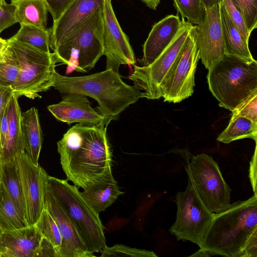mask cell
<instances>
[{"mask_svg": "<svg viewBox=\"0 0 257 257\" xmlns=\"http://www.w3.org/2000/svg\"><path fill=\"white\" fill-rule=\"evenodd\" d=\"M106 130L103 125L77 123L57 142L62 169L77 187L85 188L111 167Z\"/></svg>", "mask_w": 257, "mask_h": 257, "instance_id": "cell-1", "label": "cell"}, {"mask_svg": "<svg viewBox=\"0 0 257 257\" xmlns=\"http://www.w3.org/2000/svg\"><path fill=\"white\" fill-rule=\"evenodd\" d=\"M52 87L63 94L76 93L95 99L108 125L128 106L145 97L143 92L125 83L119 72L111 69L78 77L65 76L56 71Z\"/></svg>", "mask_w": 257, "mask_h": 257, "instance_id": "cell-2", "label": "cell"}, {"mask_svg": "<svg viewBox=\"0 0 257 257\" xmlns=\"http://www.w3.org/2000/svg\"><path fill=\"white\" fill-rule=\"evenodd\" d=\"M257 230V196L231 203L214 213L199 248L210 255L238 257L246 241Z\"/></svg>", "mask_w": 257, "mask_h": 257, "instance_id": "cell-3", "label": "cell"}, {"mask_svg": "<svg viewBox=\"0 0 257 257\" xmlns=\"http://www.w3.org/2000/svg\"><path fill=\"white\" fill-rule=\"evenodd\" d=\"M207 79L219 105L232 112L257 91V62L225 54L208 70Z\"/></svg>", "mask_w": 257, "mask_h": 257, "instance_id": "cell-4", "label": "cell"}, {"mask_svg": "<svg viewBox=\"0 0 257 257\" xmlns=\"http://www.w3.org/2000/svg\"><path fill=\"white\" fill-rule=\"evenodd\" d=\"M47 184L75 226L87 251L92 255L100 251L106 245L104 227L99 214L85 200L78 187L70 185L67 180L50 176Z\"/></svg>", "mask_w": 257, "mask_h": 257, "instance_id": "cell-5", "label": "cell"}, {"mask_svg": "<svg viewBox=\"0 0 257 257\" xmlns=\"http://www.w3.org/2000/svg\"><path fill=\"white\" fill-rule=\"evenodd\" d=\"M102 8L53 50L57 63L81 72L94 67L103 53Z\"/></svg>", "mask_w": 257, "mask_h": 257, "instance_id": "cell-6", "label": "cell"}, {"mask_svg": "<svg viewBox=\"0 0 257 257\" xmlns=\"http://www.w3.org/2000/svg\"><path fill=\"white\" fill-rule=\"evenodd\" d=\"M19 64L18 78L13 94L18 98L41 97L39 92L52 87L56 61L53 53L43 52L27 44L7 40Z\"/></svg>", "mask_w": 257, "mask_h": 257, "instance_id": "cell-7", "label": "cell"}, {"mask_svg": "<svg viewBox=\"0 0 257 257\" xmlns=\"http://www.w3.org/2000/svg\"><path fill=\"white\" fill-rule=\"evenodd\" d=\"M185 170L188 178L212 212L219 213L230 206L231 189L211 156L206 154L193 156L187 161Z\"/></svg>", "mask_w": 257, "mask_h": 257, "instance_id": "cell-8", "label": "cell"}, {"mask_svg": "<svg viewBox=\"0 0 257 257\" xmlns=\"http://www.w3.org/2000/svg\"><path fill=\"white\" fill-rule=\"evenodd\" d=\"M175 199L176 218L169 228L170 233L178 240L191 241L200 247L214 213L205 205L188 178L185 190L178 192Z\"/></svg>", "mask_w": 257, "mask_h": 257, "instance_id": "cell-9", "label": "cell"}, {"mask_svg": "<svg viewBox=\"0 0 257 257\" xmlns=\"http://www.w3.org/2000/svg\"><path fill=\"white\" fill-rule=\"evenodd\" d=\"M199 59L192 30L160 85V95L164 101L178 103L192 95Z\"/></svg>", "mask_w": 257, "mask_h": 257, "instance_id": "cell-10", "label": "cell"}, {"mask_svg": "<svg viewBox=\"0 0 257 257\" xmlns=\"http://www.w3.org/2000/svg\"><path fill=\"white\" fill-rule=\"evenodd\" d=\"M193 26L182 19V26L175 38L151 64L145 66H134V71L128 78L144 92L145 98L157 99L161 97L160 85Z\"/></svg>", "mask_w": 257, "mask_h": 257, "instance_id": "cell-11", "label": "cell"}, {"mask_svg": "<svg viewBox=\"0 0 257 257\" xmlns=\"http://www.w3.org/2000/svg\"><path fill=\"white\" fill-rule=\"evenodd\" d=\"M103 55L106 69L118 72L121 65L135 66L136 59L127 35L123 32L114 12L111 0H104L102 8Z\"/></svg>", "mask_w": 257, "mask_h": 257, "instance_id": "cell-12", "label": "cell"}, {"mask_svg": "<svg viewBox=\"0 0 257 257\" xmlns=\"http://www.w3.org/2000/svg\"><path fill=\"white\" fill-rule=\"evenodd\" d=\"M22 184L25 219L34 225L44 209L45 194L48 175L39 165H34L25 153L16 157Z\"/></svg>", "mask_w": 257, "mask_h": 257, "instance_id": "cell-13", "label": "cell"}, {"mask_svg": "<svg viewBox=\"0 0 257 257\" xmlns=\"http://www.w3.org/2000/svg\"><path fill=\"white\" fill-rule=\"evenodd\" d=\"M220 4L206 9L203 22L194 25L192 29L200 59L208 70L225 54Z\"/></svg>", "mask_w": 257, "mask_h": 257, "instance_id": "cell-14", "label": "cell"}, {"mask_svg": "<svg viewBox=\"0 0 257 257\" xmlns=\"http://www.w3.org/2000/svg\"><path fill=\"white\" fill-rule=\"evenodd\" d=\"M44 208L52 216L60 232L62 242L58 253L59 257L94 256L87 251L75 226L54 196L47 183L45 194Z\"/></svg>", "mask_w": 257, "mask_h": 257, "instance_id": "cell-15", "label": "cell"}, {"mask_svg": "<svg viewBox=\"0 0 257 257\" xmlns=\"http://www.w3.org/2000/svg\"><path fill=\"white\" fill-rule=\"evenodd\" d=\"M47 108L57 120L68 124L108 125L105 118L92 108L87 97L81 94H65L60 102Z\"/></svg>", "mask_w": 257, "mask_h": 257, "instance_id": "cell-16", "label": "cell"}, {"mask_svg": "<svg viewBox=\"0 0 257 257\" xmlns=\"http://www.w3.org/2000/svg\"><path fill=\"white\" fill-rule=\"evenodd\" d=\"M104 0H74L50 29V48L67 39L91 15L103 6Z\"/></svg>", "mask_w": 257, "mask_h": 257, "instance_id": "cell-17", "label": "cell"}, {"mask_svg": "<svg viewBox=\"0 0 257 257\" xmlns=\"http://www.w3.org/2000/svg\"><path fill=\"white\" fill-rule=\"evenodd\" d=\"M182 26L178 15H170L154 24L143 45L142 66L151 64L170 45Z\"/></svg>", "mask_w": 257, "mask_h": 257, "instance_id": "cell-18", "label": "cell"}, {"mask_svg": "<svg viewBox=\"0 0 257 257\" xmlns=\"http://www.w3.org/2000/svg\"><path fill=\"white\" fill-rule=\"evenodd\" d=\"M42 235L35 225L3 232L0 257H34Z\"/></svg>", "mask_w": 257, "mask_h": 257, "instance_id": "cell-19", "label": "cell"}, {"mask_svg": "<svg viewBox=\"0 0 257 257\" xmlns=\"http://www.w3.org/2000/svg\"><path fill=\"white\" fill-rule=\"evenodd\" d=\"M81 194L98 214L104 211L124 193L120 191L112 174L111 167L83 189Z\"/></svg>", "mask_w": 257, "mask_h": 257, "instance_id": "cell-20", "label": "cell"}, {"mask_svg": "<svg viewBox=\"0 0 257 257\" xmlns=\"http://www.w3.org/2000/svg\"><path fill=\"white\" fill-rule=\"evenodd\" d=\"M18 98L13 94L8 105V130L5 142L0 150V162L11 161L25 153L21 127L22 112Z\"/></svg>", "mask_w": 257, "mask_h": 257, "instance_id": "cell-21", "label": "cell"}, {"mask_svg": "<svg viewBox=\"0 0 257 257\" xmlns=\"http://www.w3.org/2000/svg\"><path fill=\"white\" fill-rule=\"evenodd\" d=\"M21 127L25 154L37 166L43 136L38 110L35 107L21 113Z\"/></svg>", "mask_w": 257, "mask_h": 257, "instance_id": "cell-22", "label": "cell"}, {"mask_svg": "<svg viewBox=\"0 0 257 257\" xmlns=\"http://www.w3.org/2000/svg\"><path fill=\"white\" fill-rule=\"evenodd\" d=\"M17 23L46 29L48 9L45 0H11Z\"/></svg>", "mask_w": 257, "mask_h": 257, "instance_id": "cell-23", "label": "cell"}, {"mask_svg": "<svg viewBox=\"0 0 257 257\" xmlns=\"http://www.w3.org/2000/svg\"><path fill=\"white\" fill-rule=\"evenodd\" d=\"M0 164L1 181L4 184L19 213L25 219V206L17 158L0 162Z\"/></svg>", "mask_w": 257, "mask_h": 257, "instance_id": "cell-24", "label": "cell"}, {"mask_svg": "<svg viewBox=\"0 0 257 257\" xmlns=\"http://www.w3.org/2000/svg\"><path fill=\"white\" fill-rule=\"evenodd\" d=\"M220 12L225 54L245 58H253L249 48L248 42L242 37L234 26L221 2Z\"/></svg>", "mask_w": 257, "mask_h": 257, "instance_id": "cell-25", "label": "cell"}, {"mask_svg": "<svg viewBox=\"0 0 257 257\" xmlns=\"http://www.w3.org/2000/svg\"><path fill=\"white\" fill-rule=\"evenodd\" d=\"M28 226L19 213L4 184L0 182V228L8 232Z\"/></svg>", "mask_w": 257, "mask_h": 257, "instance_id": "cell-26", "label": "cell"}, {"mask_svg": "<svg viewBox=\"0 0 257 257\" xmlns=\"http://www.w3.org/2000/svg\"><path fill=\"white\" fill-rule=\"evenodd\" d=\"M250 138L257 141V123L245 117L231 116L226 128L218 136L217 141L224 144Z\"/></svg>", "mask_w": 257, "mask_h": 257, "instance_id": "cell-27", "label": "cell"}, {"mask_svg": "<svg viewBox=\"0 0 257 257\" xmlns=\"http://www.w3.org/2000/svg\"><path fill=\"white\" fill-rule=\"evenodd\" d=\"M50 29L21 25L18 32L10 39L30 45L43 52L51 53Z\"/></svg>", "mask_w": 257, "mask_h": 257, "instance_id": "cell-28", "label": "cell"}, {"mask_svg": "<svg viewBox=\"0 0 257 257\" xmlns=\"http://www.w3.org/2000/svg\"><path fill=\"white\" fill-rule=\"evenodd\" d=\"M174 6L182 19L189 23L198 25L204 21L206 9L202 0H173Z\"/></svg>", "mask_w": 257, "mask_h": 257, "instance_id": "cell-29", "label": "cell"}, {"mask_svg": "<svg viewBox=\"0 0 257 257\" xmlns=\"http://www.w3.org/2000/svg\"><path fill=\"white\" fill-rule=\"evenodd\" d=\"M5 61L0 62V86L11 87L17 82L19 73V64L8 45L4 53Z\"/></svg>", "mask_w": 257, "mask_h": 257, "instance_id": "cell-30", "label": "cell"}, {"mask_svg": "<svg viewBox=\"0 0 257 257\" xmlns=\"http://www.w3.org/2000/svg\"><path fill=\"white\" fill-rule=\"evenodd\" d=\"M34 225L42 236L51 242L58 254L61 245V236L56 222L45 208Z\"/></svg>", "mask_w": 257, "mask_h": 257, "instance_id": "cell-31", "label": "cell"}, {"mask_svg": "<svg viewBox=\"0 0 257 257\" xmlns=\"http://www.w3.org/2000/svg\"><path fill=\"white\" fill-rule=\"evenodd\" d=\"M100 252L101 257H157L153 251L132 248L123 244H115L111 247L106 245Z\"/></svg>", "mask_w": 257, "mask_h": 257, "instance_id": "cell-32", "label": "cell"}, {"mask_svg": "<svg viewBox=\"0 0 257 257\" xmlns=\"http://www.w3.org/2000/svg\"><path fill=\"white\" fill-rule=\"evenodd\" d=\"M251 33L257 27V0H231Z\"/></svg>", "mask_w": 257, "mask_h": 257, "instance_id": "cell-33", "label": "cell"}, {"mask_svg": "<svg viewBox=\"0 0 257 257\" xmlns=\"http://www.w3.org/2000/svg\"><path fill=\"white\" fill-rule=\"evenodd\" d=\"M221 3L234 26L242 37L249 42L251 33L248 30L241 14L234 6L231 0H222Z\"/></svg>", "mask_w": 257, "mask_h": 257, "instance_id": "cell-34", "label": "cell"}, {"mask_svg": "<svg viewBox=\"0 0 257 257\" xmlns=\"http://www.w3.org/2000/svg\"><path fill=\"white\" fill-rule=\"evenodd\" d=\"M231 116L245 117L257 123V91L232 111Z\"/></svg>", "mask_w": 257, "mask_h": 257, "instance_id": "cell-35", "label": "cell"}, {"mask_svg": "<svg viewBox=\"0 0 257 257\" xmlns=\"http://www.w3.org/2000/svg\"><path fill=\"white\" fill-rule=\"evenodd\" d=\"M16 23L14 6L11 4H0V34Z\"/></svg>", "mask_w": 257, "mask_h": 257, "instance_id": "cell-36", "label": "cell"}, {"mask_svg": "<svg viewBox=\"0 0 257 257\" xmlns=\"http://www.w3.org/2000/svg\"><path fill=\"white\" fill-rule=\"evenodd\" d=\"M74 0H45L53 22L57 21Z\"/></svg>", "mask_w": 257, "mask_h": 257, "instance_id": "cell-37", "label": "cell"}, {"mask_svg": "<svg viewBox=\"0 0 257 257\" xmlns=\"http://www.w3.org/2000/svg\"><path fill=\"white\" fill-rule=\"evenodd\" d=\"M40 256L59 257L53 244L43 236L34 255V257Z\"/></svg>", "mask_w": 257, "mask_h": 257, "instance_id": "cell-38", "label": "cell"}, {"mask_svg": "<svg viewBox=\"0 0 257 257\" xmlns=\"http://www.w3.org/2000/svg\"><path fill=\"white\" fill-rule=\"evenodd\" d=\"M238 257H257V230L248 238Z\"/></svg>", "mask_w": 257, "mask_h": 257, "instance_id": "cell-39", "label": "cell"}, {"mask_svg": "<svg viewBox=\"0 0 257 257\" xmlns=\"http://www.w3.org/2000/svg\"><path fill=\"white\" fill-rule=\"evenodd\" d=\"M13 95V89L11 87L0 86V125L4 113Z\"/></svg>", "mask_w": 257, "mask_h": 257, "instance_id": "cell-40", "label": "cell"}, {"mask_svg": "<svg viewBox=\"0 0 257 257\" xmlns=\"http://www.w3.org/2000/svg\"><path fill=\"white\" fill-rule=\"evenodd\" d=\"M254 152L250 162L249 168V177L254 194L257 196L256 190V143H255Z\"/></svg>", "mask_w": 257, "mask_h": 257, "instance_id": "cell-41", "label": "cell"}, {"mask_svg": "<svg viewBox=\"0 0 257 257\" xmlns=\"http://www.w3.org/2000/svg\"><path fill=\"white\" fill-rule=\"evenodd\" d=\"M8 106L5 111L0 125V150L5 142L8 130Z\"/></svg>", "mask_w": 257, "mask_h": 257, "instance_id": "cell-42", "label": "cell"}, {"mask_svg": "<svg viewBox=\"0 0 257 257\" xmlns=\"http://www.w3.org/2000/svg\"><path fill=\"white\" fill-rule=\"evenodd\" d=\"M149 8L156 10L160 2V0H141Z\"/></svg>", "mask_w": 257, "mask_h": 257, "instance_id": "cell-43", "label": "cell"}, {"mask_svg": "<svg viewBox=\"0 0 257 257\" xmlns=\"http://www.w3.org/2000/svg\"><path fill=\"white\" fill-rule=\"evenodd\" d=\"M202 1L205 8L207 9L219 4L222 0H202Z\"/></svg>", "mask_w": 257, "mask_h": 257, "instance_id": "cell-44", "label": "cell"}, {"mask_svg": "<svg viewBox=\"0 0 257 257\" xmlns=\"http://www.w3.org/2000/svg\"><path fill=\"white\" fill-rule=\"evenodd\" d=\"M210 254L205 250L200 248V249L193 254L190 255V256L194 257H202V256H210Z\"/></svg>", "mask_w": 257, "mask_h": 257, "instance_id": "cell-45", "label": "cell"}, {"mask_svg": "<svg viewBox=\"0 0 257 257\" xmlns=\"http://www.w3.org/2000/svg\"><path fill=\"white\" fill-rule=\"evenodd\" d=\"M5 0H0V4H6Z\"/></svg>", "mask_w": 257, "mask_h": 257, "instance_id": "cell-46", "label": "cell"}, {"mask_svg": "<svg viewBox=\"0 0 257 257\" xmlns=\"http://www.w3.org/2000/svg\"><path fill=\"white\" fill-rule=\"evenodd\" d=\"M1 164H0V182H1Z\"/></svg>", "mask_w": 257, "mask_h": 257, "instance_id": "cell-47", "label": "cell"}, {"mask_svg": "<svg viewBox=\"0 0 257 257\" xmlns=\"http://www.w3.org/2000/svg\"><path fill=\"white\" fill-rule=\"evenodd\" d=\"M2 230H1V229L0 228V236H1V234H2Z\"/></svg>", "mask_w": 257, "mask_h": 257, "instance_id": "cell-48", "label": "cell"}]
</instances>
